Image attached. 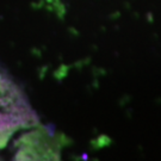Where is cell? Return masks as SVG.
<instances>
[{"instance_id":"6da1fadb","label":"cell","mask_w":161,"mask_h":161,"mask_svg":"<svg viewBox=\"0 0 161 161\" xmlns=\"http://www.w3.org/2000/svg\"><path fill=\"white\" fill-rule=\"evenodd\" d=\"M37 124V116L22 88L0 70V148L20 129Z\"/></svg>"}]
</instances>
